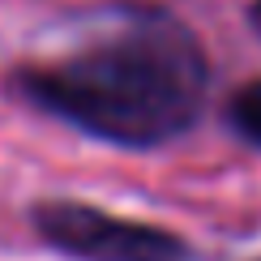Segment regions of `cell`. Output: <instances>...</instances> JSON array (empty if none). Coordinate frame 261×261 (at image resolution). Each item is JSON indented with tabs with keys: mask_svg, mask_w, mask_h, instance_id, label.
Masks as SVG:
<instances>
[{
	"mask_svg": "<svg viewBox=\"0 0 261 261\" xmlns=\"http://www.w3.org/2000/svg\"><path fill=\"white\" fill-rule=\"evenodd\" d=\"M227 124H231V133L240 137L244 146L261 150V77L244 82L240 90L227 99Z\"/></svg>",
	"mask_w": 261,
	"mask_h": 261,
	"instance_id": "3",
	"label": "cell"
},
{
	"mask_svg": "<svg viewBox=\"0 0 261 261\" xmlns=\"http://www.w3.org/2000/svg\"><path fill=\"white\" fill-rule=\"evenodd\" d=\"M257 261H261V257H257Z\"/></svg>",
	"mask_w": 261,
	"mask_h": 261,
	"instance_id": "5",
	"label": "cell"
},
{
	"mask_svg": "<svg viewBox=\"0 0 261 261\" xmlns=\"http://www.w3.org/2000/svg\"><path fill=\"white\" fill-rule=\"evenodd\" d=\"M248 17H253V26H257V35H261V0H253V9H248Z\"/></svg>",
	"mask_w": 261,
	"mask_h": 261,
	"instance_id": "4",
	"label": "cell"
},
{
	"mask_svg": "<svg viewBox=\"0 0 261 261\" xmlns=\"http://www.w3.org/2000/svg\"><path fill=\"white\" fill-rule=\"evenodd\" d=\"M30 223L51 253L69 261H193V244L184 236L86 201H39Z\"/></svg>",
	"mask_w": 261,
	"mask_h": 261,
	"instance_id": "2",
	"label": "cell"
},
{
	"mask_svg": "<svg viewBox=\"0 0 261 261\" xmlns=\"http://www.w3.org/2000/svg\"><path fill=\"white\" fill-rule=\"evenodd\" d=\"M17 90L94 141L154 150L201 120L210 64L184 21L146 9L69 56L21 69Z\"/></svg>",
	"mask_w": 261,
	"mask_h": 261,
	"instance_id": "1",
	"label": "cell"
}]
</instances>
